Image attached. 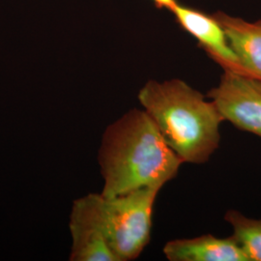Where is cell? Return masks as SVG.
<instances>
[{"instance_id":"cell-1","label":"cell","mask_w":261,"mask_h":261,"mask_svg":"<svg viewBox=\"0 0 261 261\" xmlns=\"http://www.w3.org/2000/svg\"><path fill=\"white\" fill-rule=\"evenodd\" d=\"M102 195L120 196L142 188L161 190L183 162L169 148L143 109H133L103 133L99 149Z\"/></svg>"},{"instance_id":"cell-2","label":"cell","mask_w":261,"mask_h":261,"mask_svg":"<svg viewBox=\"0 0 261 261\" xmlns=\"http://www.w3.org/2000/svg\"><path fill=\"white\" fill-rule=\"evenodd\" d=\"M139 101L183 164L202 165L219 148L222 116L211 100L184 81H149Z\"/></svg>"},{"instance_id":"cell-3","label":"cell","mask_w":261,"mask_h":261,"mask_svg":"<svg viewBox=\"0 0 261 261\" xmlns=\"http://www.w3.org/2000/svg\"><path fill=\"white\" fill-rule=\"evenodd\" d=\"M160 190L142 188L120 196H84L95 222L117 261L138 258L149 244L152 215Z\"/></svg>"},{"instance_id":"cell-4","label":"cell","mask_w":261,"mask_h":261,"mask_svg":"<svg viewBox=\"0 0 261 261\" xmlns=\"http://www.w3.org/2000/svg\"><path fill=\"white\" fill-rule=\"evenodd\" d=\"M208 98L223 120L261 139V81L249 75L224 71L219 84Z\"/></svg>"},{"instance_id":"cell-5","label":"cell","mask_w":261,"mask_h":261,"mask_svg":"<svg viewBox=\"0 0 261 261\" xmlns=\"http://www.w3.org/2000/svg\"><path fill=\"white\" fill-rule=\"evenodd\" d=\"M170 12L174 14L179 24L196 38L202 48L224 71L248 75L229 46L222 25L213 16H207L179 3Z\"/></svg>"},{"instance_id":"cell-6","label":"cell","mask_w":261,"mask_h":261,"mask_svg":"<svg viewBox=\"0 0 261 261\" xmlns=\"http://www.w3.org/2000/svg\"><path fill=\"white\" fill-rule=\"evenodd\" d=\"M71 261H117L95 222L85 197L75 200L70 215Z\"/></svg>"},{"instance_id":"cell-7","label":"cell","mask_w":261,"mask_h":261,"mask_svg":"<svg viewBox=\"0 0 261 261\" xmlns=\"http://www.w3.org/2000/svg\"><path fill=\"white\" fill-rule=\"evenodd\" d=\"M163 252L169 261H251L233 236L205 234L168 241Z\"/></svg>"},{"instance_id":"cell-8","label":"cell","mask_w":261,"mask_h":261,"mask_svg":"<svg viewBox=\"0 0 261 261\" xmlns=\"http://www.w3.org/2000/svg\"><path fill=\"white\" fill-rule=\"evenodd\" d=\"M213 17L222 25L247 75L261 81V20L250 22L224 13Z\"/></svg>"},{"instance_id":"cell-9","label":"cell","mask_w":261,"mask_h":261,"mask_svg":"<svg viewBox=\"0 0 261 261\" xmlns=\"http://www.w3.org/2000/svg\"><path fill=\"white\" fill-rule=\"evenodd\" d=\"M224 220L232 228V236L251 261H261V219H252L237 210H228Z\"/></svg>"},{"instance_id":"cell-10","label":"cell","mask_w":261,"mask_h":261,"mask_svg":"<svg viewBox=\"0 0 261 261\" xmlns=\"http://www.w3.org/2000/svg\"><path fill=\"white\" fill-rule=\"evenodd\" d=\"M152 1H154V3L158 6L159 8H165L169 11L173 9L178 4L176 0H152Z\"/></svg>"}]
</instances>
